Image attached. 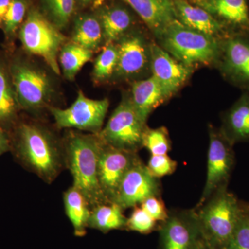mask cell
I'll return each instance as SVG.
<instances>
[{
	"label": "cell",
	"mask_w": 249,
	"mask_h": 249,
	"mask_svg": "<svg viewBox=\"0 0 249 249\" xmlns=\"http://www.w3.org/2000/svg\"><path fill=\"white\" fill-rule=\"evenodd\" d=\"M11 139V150L21 164L47 184L66 169L63 139L42 123L18 122Z\"/></svg>",
	"instance_id": "cell-1"
},
{
	"label": "cell",
	"mask_w": 249,
	"mask_h": 249,
	"mask_svg": "<svg viewBox=\"0 0 249 249\" xmlns=\"http://www.w3.org/2000/svg\"><path fill=\"white\" fill-rule=\"evenodd\" d=\"M63 139L65 165L72 178V186L85 196L91 210L109 204L98 180V165L103 142L97 134L69 129Z\"/></svg>",
	"instance_id": "cell-2"
},
{
	"label": "cell",
	"mask_w": 249,
	"mask_h": 249,
	"mask_svg": "<svg viewBox=\"0 0 249 249\" xmlns=\"http://www.w3.org/2000/svg\"><path fill=\"white\" fill-rule=\"evenodd\" d=\"M228 186L217 190L200 207L195 208L203 237L209 245L224 249L240 217L242 203Z\"/></svg>",
	"instance_id": "cell-3"
},
{
	"label": "cell",
	"mask_w": 249,
	"mask_h": 249,
	"mask_svg": "<svg viewBox=\"0 0 249 249\" xmlns=\"http://www.w3.org/2000/svg\"><path fill=\"white\" fill-rule=\"evenodd\" d=\"M162 48L186 66L210 65L219 60L222 42L181 24L178 19L167 28L160 37Z\"/></svg>",
	"instance_id": "cell-4"
},
{
	"label": "cell",
	"mask_w": 249,
	"mask_h": 249,
	"mask_svg": "<svg viewBox=\"0 0 249 249\" xmlns=\"http://www.w3.org/2000/svg\"><path fill=\"white\" fill-rule=\"evenodd\" d=\"M8 67L21 110L38 115L53 106V82L43 69L21 58L13 59Z\"/></svg>",
	"instance_id": "cell-5"
},
{
	"label": "cell",
	"mask_w": 249,
	"mask_h": 249,
	"mask_svg": "<svg viewBox=\"0 0 249 249\" xmlns=\"http://www.w3.org/2000/svg\"><path fill=\"white\" fill-rule=\"evenodd\" d=\"M18 36L27 53L40 57L55 74H60L58 56L66 37L41 14L35 4L29 10Z\"/></svg>",
	"instance_id": "cell-6"
},
{
	"label": "cell",
	"mask_w": 249,
	"mask_h": 249,
	"mask_svg": "<svg viewBox=\"0 0 249 249\" xmlns=\"http://www.w3.org/2000/svg\"><path fill=\"white\" fill-rule=\"evenodd\" d=\"M146 127V123L139 117L130 98L126 96L97 135L106 145L138 153L142 148V138Z\"/></svg>",
	"instance_id": "cell-7"
},
{
	"label": "cell",
	"mask_w": 249,
	"mask_h": 249,
	"mask_svg": "<svg viewBox=\"0 0 249 249\" xmlns=\"http://www.w3.org/2000/svg\"><path fill=\"white\" fill-rule=\"evenodd\" d=\"M109 106L107 98L91 99L79 91L70 107L62 109L52 106L48 110L59 129H75L98 134L103 129Z\"/></svg>",
	"instance_id": "cell-8"
},
{
	"label": "cell",
	"mask_w": 249,
	"mask_h": 249,
	"mask_svg": "<svg viewBox=\"0 0 249 249\" xmlns=\"http://www.w3.org/2000/svg\"><path fill=\"white\" fill-rule=\"evenodd\" d=\"M209 138L206 184L196 208L202 206L219 188L228 186L235 164L234 145L221 129L210 125Z\"/></svg>",
	"instance_id": "cell-9"
},
{
	"label": "cell",
	"mask_w": 249,
	"mask_h": 249,
	"mask_svg": "<svg viewBox=\"0 0 249 249\" xmlns=\"http://www.w3.org/2000/svg\"><path fill=\"white\" fill-rule=\"evenodd\" d=\"M160 236V249H196L203 236L196 210L169 211Z\"/></svg>",
	"instance_id": "cell-10"
},
{
	"label": "cell",
	"mask_w": 249,
	"mask_h": 249,
	"mask_svg": "<svg viewBox=\"0 0 249 249\" xmlns=\"http://www.w3.org/2000/svg\"><path fill=\"white\" fill-rule=\"evenodd\" d=\"M160 183L140 158L123 178L113 202L123 210L134 208L152 196H160Z\"/></svg>",
	"instance_id": "cell-11"
},
{
	"label": "cell",
	"mask_w": 249,
	"mask_h": 249,
	"mask_svg": "<svg viewBox=\"0 0 249 249\" xmlns=\"http://www.w3.org/2000/svg\"><path fill=\"white\" fill-rule=\"evenodd\" d=\"M139 158L137 152L120 150L103 142L98 160V180L108 203L113 202L123 178Z\"/></svg>",
	"instance_id": "cell-12"
},
{
	"label": "cell",
	"mask_w": 249,
	"mask_h": 249,
	"mask_svg": "<svg viewBox=\"0 0 249 249\" xmlns=\"http://www.w3.org/2000/svg\"><path fill=\"white\" fill-rule=\"evenodd\" d=\"M221 70L234 84L249 88V32L234 33L222 41Z\"/></svg>",
	"instance_id": "cell-13"
},
{
	"label": "cell",
	"mask_w": 249,
	"mask_h": 249,
	"mask_svg": "<svg viewBox=\"0 0 249 249\" xmlns=\"http://www.w3.org/2000/svg\"><path fill=\"white\" fill-rule=\"evenodd\" d=\"M152 76L171 98L189 79L193 69L183 65L155 43L149 45Z\"/></svg>",
	"instance_id": "cell-14"
},
{
	"label": "cell",
	"mask_w": 249,
	"mask_h": 249,
	"mask_svg": "<svg viewBox=\"0 0 249 249\" xmlns=\"http://www.w3.org/2000/svg\"><path fill=\"white\" fill-rule=\"evenodd\" d=\"M102 28L105 45L116 44L133 30L137 15L121 0H109L91 10Z\"/></svg>",
	"instance_id": "cell-15"
},
{
	"label": "cell",
	"mask_w": 249,
	"mask_h": 249,
	"mask_svg": "<svg viewBox=\"0 0 249 249\" xmlns=\"http://www.w3.org/2000/svg\"><path fill=\"white\" fill-rule=\"evenodd\" d=\"M119 50L115 73L121 78H132L142 73L150 60V48L142 34L134 29L116 42Z\"/></svg>",
	"instance_id": "cell-16"
},
{
	"label": "cell",
	"mask_w": 249,
	"mask_h": 249,
	"mask_svg": "<svg viewBox=\"0 0 249 249\" xmlns=\"http://www.w3.org/2000/svg\"><path fill=\"white\" fill-rule=\"evenodd\" d=\"M128 5L157 39L178 19L175 0H121Z\"/></svg>",
	"instance_id": "cell-17"
},
{
	"label": "cell",
	"mask_w": 249,
	"mask_h": 249,
	"mask_svg": "<svg viewBox=\"0 0 249 249\" xmlns=\"http://www.w3.org/2000/svg\"><path fill=\"white\" fill-rule=\"evenodd\" d=\"M223 23L232 33L249 32L247 0H191Z\"/></svg>",
	"instance_id": "cell-18"
},
{
	"label": "cell",
	"mask_w": 249,
	"mask_h": 249,
	"mask_svg": "<svg viewBox=\"0 0 249 249\" xmlns=\"http://www.w3.org/2000/svg\"><path fill=\"white\" fill-rule=\"evenodd\" d=\"M177 17L181 24L215 38H225L233 34L206 10L188 0H175Z\"/></svg>",
	"instance_id": "cell-19"
},
{
	"label": "cell",
	"mask_w": 249,
	"mask_h": 249,
	"mask_svg": "<svg viewBox=\"0 0 249 249\" xmlns=\"http://www.w3.org/2000/svg\"><path fill=\"white\" fill-rule=\"evenodd\" d=\"M129 98L139 117L145 123L156 108L170 98L161 85L152 76L147 79L134 82L132 86V96Z\"/></svg>",
	"instance_id": "cell-20"
},
{
	"label": "cell",
	"mask_w": 249,
	"mask_h": 249,
	"mask_svg": "<svg viewBox=\"0 0 249 249\" xmlns=\"http://www.w3.org/2000/svg\"><path fill=\"white\" fill-rule=\"evenodd\" d=\"M71 42L95 52L105 44L102 28L91 10L78 11L72 19Z\"/></svg>",
	"instance_id": "cell-21"
},
{
	"label": "cell",
	"mask_w": 249,
	"mask_h": 249,
	"mask_svg": "<svg viewBox=\"0 0 249 249\" xmlns=\"http://www.w3.org/2000/svg\"><path fill=\"white\" fill-rule=\"evenodd\" d=\"M221 130L233 145L249 141V93H244L227 111Z\"/></svg>",
	"instance_id": "cell-22"
},
{
	"label": "cell",
	"mask_w": 249,
	"mask_h": 249,
	"mask_svg": "<svg viewBox=\"0 0 249 249\" xmlns=\"http://www.w3.org/2000/svg\"><path fill=\"white\" fill-rule=\"evenodd\" d=\"M20 110L9 67L0 59V126L7 131L14 128Z\"/></svg>",
	"instance_id": "cell-23"
},
{
	"label": "cell",
	"mask_w": 249,
	"mask_h": 249,
	"mask_svg": "<svg viewBox=\"0 0 249 249\" xmlns=\"http://www.w3.org/2000/svg\"><path fill=\"white\" fill-rule=\"evenodd\" d=\"M65 214L70 219L76 237H84L88 229L91 209L85 196L74 186H70L62 195Z\"/></svg>",
	"instance_id": "cell-24"
},
{
	"label": "cell",
	"mask_w": 249,
	"mask_h": 249,
	"mask_svg": "<svg viewBox=\"0 0 249 249\" xmlns=\"http://www.w3.org/2000/svg\"><path fill=\"white\" fill-rule=\"evenodd\" d=\"M124 211L114 203L99 205L91 210L88 228L105 234L111 231L126 230L127 218Z\"/></svg>",
	"instance_id": "cell-25"
},
{
	"label": "cell",
	"mask_w": 249,
	"mask_h": 249,
	"mask_svg": "<svg viewBox=\"0 0 249 249\" xmlns=\"http://www.w3.org/2000/svg\"><path fill=\"white\" fill-rule=\"evenodd\" d=\"M41 14L60 31L71 24L76 14V0H34Z\"/></svg>",
	"instance_id": "cell-26"
},
{
	"label": "cell",
	"mask_w": 249,
	"mask_h": 249,
	"mask_svg": "<svg viewBox=\"0 0 249 249\" xmlns=\"http://www.w3.org/2000/svg\"><path fill=\"white\" fill-rule=\"evenodd\" d=\"M93 52L80 46L68 42L62 47L58 56L60 70L65 78L73 80L85 64L92 58Z\"/></svg>",
	"instance_id": "cell-27"
},
{
	"label": "cell",
	"mask_w": 249,
	"mask_h": 249,
	"mask_svg": "<svg viewBox=\"0 0 249 249\" xmlns=\"http://www.w3.org/2000/svg\"><path fill=\"white\" fill-rule=\"evenodd\" d=\"M34 0H11L1 29L8 39L18 35L19 28L27 18Z\"/></svg>",
	"instance_id": "cell-28"
},
{
	"label": "cell",
	"mask_w": 249,
	"mask_h": 249,
	"mask_svg": "<svg viewBox=\"0 0 249 249\" xmlns=\"http://www.w3.org/2000/svg\"><path fill=\"white\" fill-rule=\"evenodd\" d=\"M119 50L116 44L106 45L95 59L92 71L93 80L103 82L109 79L115 73L117 66Z\"/></svg>",
	"instance_id": "cell-29"
},
{
	"label": "cell",
	"mask_w": 249,
	"mask_h": 249,
	"mask_svg": "<svg viewBox=\"0 0 249 249\" xmlns=\"http://www.w3.org/2000/svg\"><path fill=\"white\" fill-rule=\"evenodd\" d=\"M142 147H145L151 155H168L171 150L168 129L165 127L156 129L147 127L142 138Z\"/></svg>",
	"instance_id": "cell-30"
},
{
	"label": "cell",
	"mask_w": 249,
	"mask_h": 249,
	"mask_svg": "<svg viewBox=\"0 0 249 249\" xmlns=\"http://www.w3.org/2000/svg\"><path fill=\"white\" fill-rule=\"evenodd\" d=\"M224 249H249V204L242 203L237 226Z\"/></svg>",
	"instance_id": "cell-31"
},
{
	"label": "cell",
	"mask_w": 249,
	"mask_h": 249,
	"mask_svg": "<svg viewBox=\"0 0 249 249\" xmlns=\"http://www.w3.org/2000/svg\"><path fill=\"white\" fill-rule=\"evenodd\" d=\"M157 223L146 211L137 206L134 207L132 214L127 218L125 231L144 235L150 234L157 229Z\"/></svg>",
	"instance_id": "cell-32"
},
{
	"label": "cell",
	"mask_w": 249,
	"mask_h": 249,
	"mask_svg": "<svg viewBox=\"0 0 249 249\" xmlns=\"http://www.w3.org/2000/svg\"><path fill=\"white\" fill-rule=\"evenodd\" d=\"M147 168L154 178H160L175 173L178 162L172 160L168 155H151Z\"/></svg>",
	"instance_id": "cell-33"
},
{
	"label": "cell",
	"mask_w": 249,
	"mask_h": 249,
	"mask_svg": "<svg viewBox=\"0 0 249 249\" xmlns=\"http://www.w3.org/2000/svg\"><path fill=\"white\" fill-rule=\"evenodd\" d=\"M139 206L157 222H165L169 215V211L167 210L160 196H150Z\"/></svg>",
	"instance_id": "cell-34"
},
{
	"label": "cell",
	"mask_w": 249,
	"mask_h": 249,
	"mask_svg": "<svg viewBox=\"0 0 249 249\" xmlns=\"http://www.w3.org/2000/svg\"><path fill=\"white\" fill-rule=\"evenodd\" d=\"M11 150V139L9 131L0 126V156Z\"/></svg>",
	"instance_id": "cell-35"
},
{
	"label": "cell",
	"mask_w": 249,
	"mask_h": 249,
	"mask_svg": "<svg viewBox=\"0 0 249 249\" xmlns=\"http://www.w3.org/2000/svg\"><path fill=\"white\" fill-rule=\"evenodd\" d=\"M109 0H76V13L85 10H92Z\"/></svg>",
	"instance_id": "cell-36"
},
{
	"label": "cell",
	"mask_w": 249,
	"mask_h": 249,
	"mask_svg": "<svg viewBox=\"0 0 249 249\" xmlns=\"http://www.w3.org/2000/svg\"><path fill=\"white\" fill-rule=\"evenodd\" d=\"M11 0H0V29L2 27L4 18L9 9Z\"/></svg>",
	"instance_id": "cell-37"
},
{
	"label": "cell",
	"mask_w": 249,
	"mask_h": 249,
	"mask_svg": "<svg viewBox=\"0 0 249 249\" xmlns=\"http://www.w3.org/2000/svg\"><path fill=\"white\" fill-rule=\"evenodd\" d=\"M196 249H217L214 248V247H213L211 245H209L206 240H204V237H203L202 240L200 241L199 242V245H198L197 248Z\"/></svg>",
	"instance_id": "cell-38"
}]
</instances>
